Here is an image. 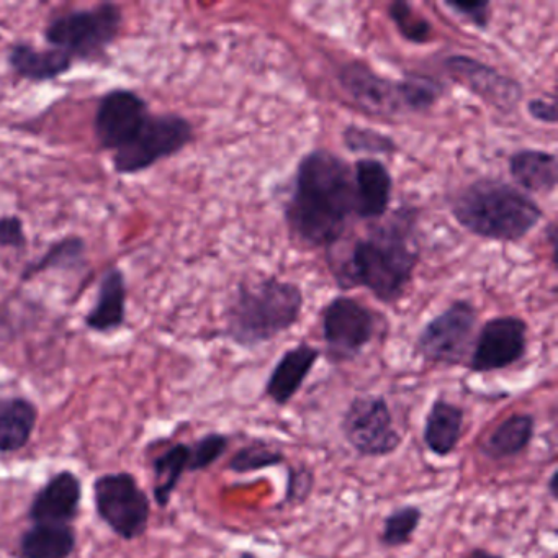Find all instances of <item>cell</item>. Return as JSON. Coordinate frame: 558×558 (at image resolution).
I'll return each instance as SVG.
<instances>
[{
  "instance_id": "20",
  "label": "cell",
  "mask_w": 558,
  "mask_h": 558,
  "mask_svg": "<svg viewBox=\"0 0 558 558\" xmlns=\"http://www.w3.org/2000/svg\"><path fill=\"white\" fill-rule=\"evenodd\" d=\"M465 411L459 404L437 397L424 417L423 442L439 459L452 456L463 436Z\"/></svg>"
},
{
  "instance_id": "9",
  "label": "cell",
  "mask_w": 558,
  "mask_h": 558,
  "mask_svg": "<svg viewBox=\"0 0 558 558\" xmlns=\"http://www.w3.org/2000/svg\"><path fill=\"white\" fill-rule=\"evenodd\" d=\"M341 433L357 456L377 459L397 452L403 439L381 395L355 397L341 417Z\"/></svg>"
},
{
  "instance_id": "4",
  "label": "cell",
  "mask_w": 558,
  "mask_h": 558,
  "mask_svg": "<svg viewBox=\"0 0 558 558\" xmlns=\"http://www.w3.org/2000/svg\"><path fill=\"white\" fill-rule=\"evenodd\" d=\"M303 303L299 286L276 277L241 283L225 316V336L240 348H259L299 323Z\"/></svg>"
},
{
  "instance_id": "37",
  "label": "cell",
  "mask_w": 558,
  "mask_h": 558,
  "mask_svg": "<svg viewBox=\"0 0 558 558\" xmlns=\"http://www.w3.org/2000/svg\"><path fill=\"white\" fill-rule=\"evenodd\" d=\"M545 492L550 496L551 501H557L558 499V470L555 469L554 472L550 473V476L547 478V483H545Z\"/></svg>"
},
{
  "instance_id": "24",
  "label": "cell",
  "mask_w": 558,
  "mask_h": 558,
  "mask_svg": "<svg viewBox=\"0 0 558 558\" xmlns=\"http://www.w3.org/2000/svg\"><path fill=\"white\" fill-rule=\"evenodd\" d=\"M76 545V531L71 524H34L22 534L19 557L70 558Z\"/></svg>"
},
{
  "instance_id": "13",
  "label": "cell",
  "mask_w": 558,
  "mask_h": 558,
  "mask_svg": "<svg viewBox=\"0 0 558 558\" xmlns=\"http://www.w3.org/2000/svg\"><path fill=\"white\" fill-rule=\"evenodd\" d=\"M338 80L345 94L372 116L397 117L408 112L401 81L380 76L367 64H345L339 71Z\"/></svg>"
},
{
  "instance_id": "31",
  "label": "cell",
  "mask_w": 558,
  "mask_h": 558,
  "mask_svg": "<svg viewBox=\"0 0 558 558\" xmlns=\"http://www.w3.org/2000/svg\"><path fill=\"white\" fill-rule=\"evenodd\" d=\"M408 112L420 113L429 110L442 94V84L426 76H410L401 81Z\"/></svg>"
},
{
  "instance_id": "35",
  "label": "cell",
  "mask_w": 558,
  "mask_h": 558,
  "mask_svg": "<svg viewBox=\"0 0 558 558\" xmlns=\"http://www.w3.org/2000/svg\"><path fill=\"white\" fill-rule=\"evenodd\" d=\"M446 8L456 12L460 17L475 25L480 31H486L489 22H492V4L489 2H456V0H447L444 2Z\"/></svg>"
},
{
  "instance_id": "19",
  "label": "cell",
  "mask_w": 558,
  "mask_h": 558,
  "mask_svg": "<svg viewBox=\"0 0 558 558\" xmlns=\"http://www.w3.org/2000/svg\"><path fill=\"white\" fill-rule=\"evenodd\" d=\"M9 70L19 80L45 84L70 73L74 60L57 48H37L28 41H17L8 53Z\"/></svg>"
},
{
  "instance_id": "8",
  "label": "cell",
  "mask_w": 558,
  "mask_h": 558,
  "mask_svg": "<svg viewBox=\"0 0 558 558\" xmlns=\"http://www.w3.org/2000/svg\"><path fill=\"white\" fill-rule=\"evenodd\" d=\"M478 313L466 300H456L421 329L416 354L429 364L457 367L469 361L475 341Z\"/></svg>"
},
{
  "instance_id": "34",
  "label": "cell",
  "mask_w": 558,
  "mask_h": 558,
  "mask_svg": "<svg viewBox=\"0 0 558 558\" xmlns=\"http://www.w3.org/2000/svg\"><path fill=\"white\" fill-rule=\"evenodd\" d=\"M28 238L25 223L17 215L0 217V247L2 250L22 251L27 247Z\"/></svg>"
},
{
  "instance_id": "29",
  "label": "cell",
  "mask_w": 558,
  "mask_h": 558,
  "mask_svg": "<svg viewBox=\"0 0 558 558\" xmlns=\"http://www.w3.org/2000/svg\"><path fill=\"white\" fill-rule=\"evenodd\" d=\"M342 140L345 148L355 155H391L398 149L393 138L365 126H345Z\"/></svg>"
},
{
  "instance_id": "33",
  "label": "cell",
  "mask_w": 558,
  "mask_h": 558,
  "mask_svg": "<svg viewBox=\"0 0 558 558\" xmlns=\"http://www.w3.org/2000/svg\"><path fill=\"white\" fill-rule=\"evenodd\" d=\"M231 439L227 434L210 433L191 444V466L189 472L210 469L230 449Z\"/></svg>"
},
{
  "instance_id": "39",
  "label": "cell",
  "mask_w": 558,
  "mask_h": 558,
  "mask_svg": "<svg viewBox=\"0 0 558 558\" xmlns=\"http://www.w3.org/2000/svg\"><path fill=\"white\" fill-rule=\"evenodd\" d=\"M0 41H2V35H0Z\"/></svg>"
},
{
  "instance_id": "17",
  "label": "cell",
  "mask_w": 558,
  "mask_h": 558,
  "mask_svg": "<svg viewBox=\"0 0 558 558\" xmlns=\"http://www.w3.org/2000/svg\"><path fill=\"white\" fill-rule=\"evenodd\" d=\"M319 357H322V351L306 342L293 345L292 349L283 352L264 385L266 397L276 407H287L302 390L303 384L312 374Z\"/></svg>"
},
{
  "instance_id": "25",
  "label": "cell",
  "mask_w": 558,
  "mask_h": 558,
  "mask_svg": "<svg viewBox=\"0 0 558 558\" xmlns=\"http://www.w3.org/2000/svg\"><path fill=\"white\" fill-rule=\"evenodd\" d=\"M87 244L77 234L60 238L48 250L22 270V282H31L35 277L51 270H80L86 264Z\"/></svg>"
},
{
  "instance_id": "26",
  "label": "cell",
  "mask_w": 558,
  "mask_h": 558,
  "mask_svg": "<svg viewBox=\"0 0 558 558\" xmlns=\"http://www.w3.org/2000/svg\"><path fill=\"white\" fill-rule=\"evenodd\" d=\"M191 466V444L178 442L159 453L153 462V496L156 505L168 508L175 488Z\"/></svg>"
},
{
  "instance_id": "6",
  "label": "cell",
  "mask_w": 558,
  "mask_h": 558,
  "mask_svg": "<svg viewBox=\"0 0 558 558\" xmlns=\"http://www.w3.org/2000/svg\"><path fill=\"white\" fill-rule=\"evenodd\" d=\"M195 138L194 125L179 113H149L142 129L112 155L113 172L138 175L184 151Z\"/></svg>"
},
{
  "instance_id": "22",
  "label": "cell",
  "mask_w": 558,
  "mask_h": 558,
  "mask_svg": "<svg viewBox=\"0 0 558 558\" xmlns=\"http://www.w3.org/2000/svg\"><path fill=\"white\" fill-rule=\"evenodd\" d=\"M509 174L518 189L531 194H551L557 189V158L542 149H519L509 158Z\"/></svg>"
},
{
  "instance_id": "14",
  "label": "cell",
  "mask_w": 558,
  "mask_h": 558,
  "mask_svg": "<svg viewBox=\"0 0 558 558\" xmlns=\"http://www.w3.org/2000/svg\"><path fill=\"white\" fill-rule=\"evenodd\" d=\"M446 68L457 83L501 112H511L522 99V87L518 81L502 76L495 68L473 58L453 54L447 58Z\"/></svg>"
},
{
  "instance_id": "21",
  "label": "cell",
  "mask_w": 558,
  "mask_h": 558,
  "mask_svg": "<svg viewBox=\"0 0 558 558\" xmlns=\"http://www.w3.org/2000/svg\"><path fill=\"white\" fill-rule=\"evenodd\" d=\"M38 408L24 397H0V453L24 449L34 436Z\"/></svg>"
},
{
  "instance_id": "23",
  "label": "cell",
  "mask_w": 558,
  "mask_h": 558,
  "mask_svg": "<svg viewBox=\"0 0 558 558\" xmlns=\"http://www.w3.org/2000/svg\"><path fill=\"white\" fill-rule=\"evenodd\" d=\"M535 436V417L531 413H514L502 420L482 444L486 459L501 462L521 456Z\"/></svg>"
},
{
  "instance_id": "12",
  "label": "cell",
  "mask_w": 558,
  "mask_h": 558,
  "mask_svg": "<svg viewBox=\"0 0 558 558\" xmlns=\"http://www.w3.org/2000/svg\"><path fill=\"white\" fill-rule=\"evenodd\" d=\"M149 102L133 89L117 87L100 97L94 113V138L104 151L125 146L148 119Z\"/></svg>"
},
{
  "instance_id": "2",
  "label": "cell",
  "mask_w": 558,
  "mask_h": 558,
  "mask_svg": "<svg viewBox=\"0 0 558 558\" xmlns=\"http://www.w3.org/2000/svg\"><path fill=\"white\" fill-rule=\"evenodd\" d=\"M416 230L417 211L398 208L355 241L349 256L336 266L335 279L344 290L362 287L381 303L395 305L420 263Z\"/></svg>"
},
{
  "instance_id": "7",
  "label": "cell",
  "mask_w": 558,
  "mask_h": 558,
  "mask_svg": "<svg viewBox=\"0 0 558 558\" xmlns=\"http://www.w3.org/2000/svg\"><path fill=\"white\" fill-rule=\"evenodd\" d=\"M93 492L97 514L113 534L123 541L145 535L151 518V501L135 475L106 473L94 482Z\"/></svg>"
},
{
  "instance_id": "32",
  "label": "cell",
  "mask_w": 558,
  "mask_h": 558,
  "mask_svg": "<svg viewBox=\"0 0 558 558\" xmlns=\"http://www.w3.org/2000/svg\"><path fill=\"white\" fill-rule=\"evenodd\" d=\"M315 472L308 465H287L286 489L277 508L305 505L315 488Z\"/></svg>"
},
{
  "instance_id": "11",
  "label": "cell",
  "mask_w": 558,
  "mask_h": 558,
  "mask_svg": "<svg viewBox=\"0 0 558 558\" xmlns=\"http://www.w3.org/2000/svg\"><path fill=\"white\" fill-rule=\"evenodd\" d=\"M527 323L519 316L488 319L473 341L469 368L473 374L506 371L527 354Z\"/></svg>"
},
{
  "instance_id": "28",
  "label": "cell",
  "mask_w": 558,
  "mask_h": 558,
  "mask_svg": "<svg viewBox=\"0 0 558 558\" xmlns=\"http://www.w3.org/2000/svg\"><path fill=\"white\" fill-rule=\"evenodd\" d=\"M424 512L420 506L404 505L385 515L381 524L380 542L387 548H400L410 545L420 529Z\"/></svg>"
},
{
  "instance_id": "18",
  "label": "cell",
  "mask_w": 558,
  "mask_h": 558,
  "mask_svg": "<svg viewBox=\"0 0 558 558\" xmlns=\"http://www.w3.org/2000/svg\"><path fill=\"white\" fill-rule=\"evenodd\" d=\"M355 217L377 221L390 207L393 179L380 159L362 158L354 165Z\"/></svg>"
},
{
  "instance_id": "10",
  "label": "cell",
  "mask_w": 558,
  "mask_h": 558,
  "mask_svg": "<svg viewBox=\"0 0 558 558\" xmlns=\"http://www.w3.org/2000/svg\"><path fill=\"white\" fill-rule=\"evenodd\" d=\"M377 313L351 296H336L322 312L323 341L331 364L354 361L377 335Z\"/></svg>"
},
{
  "instance_id": "38",
  "label": "cell",
  "mask_w": 558,
  "mask_h": 558,
  "mask_svg": "<svg viewBox=\"0 0 558 558\" xmlns=\"http://www.w3.org/2000/svg\"><path fill=\"white\" fill-rule=\"evenodd\" d=\"M462 558H505V557H502V555L495 554V551L486 550V548L475 547V548H472V550L466 551V554H463Z\"/></svg>"
},
{
  "instance_id": "1",
  "label": "cell",
  "mask_w": 558,
  "mask_h": 558,
  "mask_svg": "<svg viewBox=\"0 0 558 558\" xmlns=\"http://www.w3.org/2000/svg\"><path fill=\"white\" fill-rule=\"evenodd\" d=\"M355 215L354 171L328 149L303 156L286 205V221L300 243L332 247Z\"/></svg>"
},
{
  "instance_id": "30",
  "label": "cell",
  "mask_w": 558,
  "mask_h": 558,
  "mask_svg": "<svg viewBox=\"0 0 558 558\" xmlns=\"http://www.w3.org/2000/svg\"><path fill=\"white\" fill-rule=\"evenodd\" d=\"M388 15H390L391 22L397 25L401 37L407 38L408 41H413V44L429 41L433 27L426 19L421 17L414 11L413 5L403 2V0L391 2L390 8H388Z\"/></svg>"
},
{
  "instance_id": "3",
  "label": "cell",
  "mask_w": 558,
  "mask_h": 558,
  "mask_svg": "<svg viewBox=\"0 0 558 558\" xmlns=\"http://www.w3.org/2000/svg\"><path fill=\"white\" fill-rule=\"evenodd\" d=\"M450 211L469 233L498 243L524 240L544 218L534 198L499 179H478L460 189Z\"/></svg>"
},
{
  "instance_id": "16",
  "label": "cell",
  "mask_w": 558,
  "mask_h": 558,
  "mask_svg": "<svg viewBox=\"0 0 558 558\" xmlns=\"http://www.w3.org/2000/svg\"><path fill=\"white\" fill-rule=\"evenodd\" d=\"M129 286L120 267H109L100 277L96 299L84 316V326L97 335H112L125 326Z\"/></svg>"
},
{
  "instance_id": "36",
  "label": "cell",
  "mask_w": 558,
  "mask_h": 558,
  "mask_svg": "<svg viewBox=\"0 0 558 558\" xmlns=\"http://www.w3.org/2000/svg\"><path fill=\"white\" fill-rule=\"evenodd\" d=\"M527 112L532 119L547 125L557 123V107L555 102H547L545 99H534L527 104Z\"/></svg>"
},
{
  "instance_id": "27",
  "label": "cell",
  "mask_w": 558,
  "mask_h": 558,
  "mask_svg": "<svg viewBox=\"0 0 558 558\" xmlns=\"http://www.w3.org/2000/svg\"><path fill=\"white\" fill-rule=\"evenodd\" d=\"M287 462L286 452L269 440L256 439L238 449L228 460V470L238 475L263 472Z\"/></svg>"
},
{
  "instance_id": "5",
  "label": "cell",
  "mask_w": 558,
  "mask_h": 558,
  "mask_svg": "<svg viewBox=\"0 0 558 558\" xmlns=\"http://www.w3.org/2000/svg\"><path fill=\"white\" fill-rule=\"evenodd\" d=\"M123 27L120 5L102 2L53 15L44 31L48 47L64 51L74 63H97L106 58Z\"/></svg>"
},
{
  "instance_id": "15",
  "label": "cell",
  "mask_w": 558,
  "mask_h": 558,
  "mask_svg": "<svg viewBox=\"0 0 558 558\" xmlns=\"http://www.w3.org/2000/svg\"><path fill=\"white\" fill-rule=\"evenodd\" d=\"M83 482L63 470L51 476L32 499L28 518L34 524H71L80 514Z\"/></svg>"
}]
</instances>
